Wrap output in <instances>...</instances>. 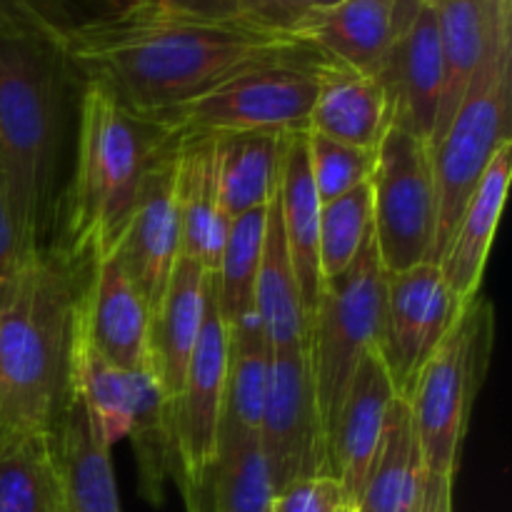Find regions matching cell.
Wrapping results in <instances>:
<instances>
[{
    "label": "cell",
    "mask_w": 512,
    "mask_h": 512,
    "mask_svg": "<svg viewBox=\"0 0 512 512\" xmlns=\"http://www.w3.org/2000/svg\"><path fill=\"white\" fill-rule=\"evenodd\" d=\"M288 133H243L215 138L218 198L225 218L268 208L280 183Z\"/></svg>",
    "instance_id": "4316f807"
},
{
    "label": "cell",
    "mask_w": 512,
    "mask_h": 512,
    "mask_svg": "<svg viewBox=\"0 0 512 512\" xmlns=\"http://www.w3.org/2000/svg\"><path fill=\"white\" fill-rule=\"evenodd\" d=\"M390 125L388 100L378 80L330 58L320 60L318 93L308 120L313 133L375 150Z\"/></svg>",
    "instance_id": "cb8c5ba5"
},
{
    "label": "cell",
    "mask_w": 512,
    "mask_h": 512,
    "mask_svg": "<svg viewBox=\"0 0 512 512\" xmlns=\"http://www.w3.org/2000/svg\"><path fill=\"white\" fill-rule=\"evenodd\" d=\"M308 163L320 203H330L358 185L370 183L375 150L355 148L308 128Z\"/></svg>",
    "instance_id": "e575fe53"
},
{
    "label": "cell",
    "mask_w": 512,
    "mask_h": 512,
    "mask_svg": "<svg viewBox=\"0 0 512 512\" xmlns=\"http://www.w3.org/2000/svg\"><path fill=\"white\" fill-rule=\"evenodd\" d=\"M423 5L425 0H340L330 8L310 10L298 38L325 58L375 78Z\"/></svg>",
    "instance_id": "9a60e30c"
},
{
    "label": "cell",
    "mask_w": 512,
    "mask_h": 512,
    "mask_svg": "<svg viewBox=\"0 0 512 512\" xmlns=\"http://www.w3.org/2000/svg\"><path fill=\"white\" fill-rule=\"evenodd\" d=\"M140 465V483L150 503L163 500V485L178 465L170 420V400L160 388L150 365L135 370V403L130 433Z\"/></svg>",
    "instance_id": "f546056e"
},
{
    "label": "cell",
    "mask_w": 512,
    "mask_h": 512,
    "mask_svg": "<svg viewBox=\"0 0 512 512\" xmlns=\"http://www.w3.org/2000/svg\"><path fill=\"white\" fill-rule=\"evenodd\" d=\"M310 10H320V8H330V5L340 3V0H303Z\"/></svg>",
    "instance_id": "7bdbcfd3"
},
{
    "label": "cell",
    "mask_w": 512,
    "mask_h": 512,
    "mask_svg": "<svg viewBox=\"0 0 512 512\" xmlns=\"http://www.w3.org/2000/svg\"><path fill=\"white\" fill-rule=\"evenodd\" d=\"M33 240L25 235L18 213L10 200L8 180H5L3 165H0V288L20 270V265L38 250Z\"/></svg>",
    "instance_id": "74e56055"
},
{
    "label": "cell",
    "mask_w": 512,
    "mask_h": 512,
    "mask_svg": "<svg viewBox=\"0 0 512 512\" xmlns=\"http://www.w3.org/2000/svg\"><path fill=\"white\" fill-rule=\"evenodd\" d=\"M75 310L83 320L90 345L110 365L120 370L148 365V330L153 313L115 255L88 263V278L80 283Z\"/></svg>",
    "instance_id": "2e32d148"
},
{
    "label": "cell",
    "mask_w": 512,
    "mask_h": 512,
    "mask_svg": "<svg viewBox=\"0 0 512 512\" xmlns=\"http://www.w3.org/2000/svg\"><path fill=\"white\" fill-rule=\"evenodd\" d=\"M325 55L258 65L223 80L198 98L158 115L168 138H225L243 133H290L308 128Z\"/></svg>",
    "instance_id": "52a82bcc"
},
{
    "label": "cell",
    "mask_w": 512,
    "mask_h": 512,
    "mask_svg": "<svg viewBox=\"0 0 512 512\" xmlns=\"http://www.w3.org/2000/svg\"><path fill=\"white\" fill-rule=\"evenodd\" d=\"M255 313L263 325L270 350L303 345L308 340V318H305L303 298H300L298 275H295L283 223H280L278 190L265 213L263 255H260L258 280H255Z\"/></svg>",
    "instance_id": "484cf974"
},
{
    "label": "cell",
    "mask_w": 512,
    "mask_h": 512,
    "mask_svg": "<svg viewBox=\"0 0 512 512\" xmlns=\"http://www.w3.org/2000/svg\"><path fill=\"white\" fill-rule=\"evenodd\" d=\"M395 398L398 393L390 383L378 350H370L355 370L328 440L330 473L340 480L353 505L378 455L385 420Z\"/></svg>",
    "instance_id": "ac0fdd59"
},
{
    "label": "cell",
    "mask_w": 512,
    "mask_h": 512,
    "mask_svg": "<svg viewBox=\"0 0 512 512\" xmlns=\"http://www.w3.org/2000/svg\"><path fill=\"white\" fill-rule=\"evenodd\" d=\"M320 205L323 203L315 193L308 163V128L290 130L285 138L283 165H280L278 208L308 323L323 288L318 253Z\"/></svg>",
    "instance_id": "603a6c76"
},
{
    "label": "cell",
    "mask_w": 512,
    "mask_h": 512,
    "mask_svg": "<svg viewBox=\"0 0 512 512\" xmlns=\"http://www.w3.org/2000/svg\"><path fill=\"white\" fill-rule=\"evenodd\" d=\"M78 263L65 248H38L0 288L5 438L48 435L68 398Z\"/></svg>",
    "instance_id": "7a4b0ae2"
},
{
    "label": "cell",
    "mask_w": 512,
    "mask_h": 512,
    "mask_svg": "<svg viewBox=\"0 0 512 512\" xmlns=\"http://www.w3.org/2000/svg\"><path fill=\"white\" fill-rule=\"evenodd\" d=\"M205 288L208 273L198 263L180 255L163 300L150 315L148 365L168 400H173L183 388L185 370L203 328Z\"/></svg>",
    "instance_id": "7402d4cb"
},
{
    "label": "cell",
    "mask_w": 512,
    "mask_h": 512,
    "mask_svg": "<svg viewBox=\"0 0 512 512\" xmlns=\"http://www.w3.org/2000/svg\"><path fill=\"white\" fill-rule=\"evenodd\" d=\"M60 28L65 25H35L0 35V165L35 245L55 180L65 90L75 78Z\"/></svg>",
    "instance_id": "3957f363"
},
{
    "label": "cell",
    "mask_w": 512,
    "mask_h": 512,
    "mask_svg": "<svg viewBox=\"0 0 512 512\" xmlns=\"http://www.w3.org/2000/svg\"><path fill=\"white\" fill-rule=\"evenodd\" d=\"M370 190L373 238L388 275L433 263L438 193L428 140L390 125L375 148Z\"/></svg>",
    "instance_id": "9c48e42d"
},
{
    "label": "cell",
    "mask_w": 512,
    "mask_h": 512,
    "mask_svg": "<svg viewBox=\"0 0 512 512\" xmlns=\"http://www.w3.org/2000/svg\"><path fill=\"white\" fill-rule=\"evenodd\" d=\"M103 0H0V35L35 25H68L98 10Z\"/></svg>",
    "instance_id": "d590c367"
},
{
    "label": "cell",
    "mask_w": 512,
    "mask_h": 512,
    "mask_svg": "<svg viewBox=\"0 0 512 512\" xmlns=\"http://www.w3.org/2000/svg\"><path fill=\"white\" fill-rule=\"evenodd\" d=\"M238 3L245 18L293 35H298L305 15L310 13L303 0H238Z\"/></svg>",
    "instance_id": "f35d334b"
},
{
    "label": "cell",
    "mask_w": 512,
    "mask_h": 512,
    "mask_svg": "<svg viewBox=\"0 0 512 512\" xmlns=\"http://www.w3.org/2000/svg\"><path fill=\"white\" fill-rule=\"evenodd\" d=\"M168 135L105 88L83 83L75 173L65 200V253L80 263L115 255L143 175Z\"/></svg>",
    "instance_id": "277c9868"
},
{
    "label": "cell",
    "mask_w": 512,
    "mask_h": 512,
    "mask_svg": "<svg viewBox=\"0 0 512 512\" xmlns=\"http://www.w3.org/2000/svg\"><path fill=\"white\" fill-rule=\"evenodd\" d=\"M175 480H178L180 493H183L185 512H203V510H200V500H198L200 490H195L193 485H188V483H185V480H180V478H175Z\"/></svg>",
    "instance_id": "b9f144b4"
},
{
    "label": "cell",
    "mask_w": 512,
    "mask_h": 512,
    "mask_svg": "<svg viewBox=\"0 0 512 512\" xmlns=\"http://www.w3.org/2000/svg\"><path fill=\"white\" fill-rule=\"evenodd\" d=\"M225 368H228V330L218 308L215 275L208 273L203 328L190 355L183 388L170 400L178 478L193 485L195 490L208 485L210 468L218 455L225 403Z\"/></svg>",
    "instance_id": "7c38bea8"
},
{
    "label": "cell",
    "mask_w": 512,
    "mask_h": 512,
    "mask_svg": "<svg viewBox=\"0 0 512 512\" xmlns=\"http://www.w3.org/2000/svg\"><path fill=\"white\" fill-rule=\"evenodd\" d=\"M438 23L443 90L430 148L448 130L470 83L490 55L512 43V0H430Z\"/></svg>",
    "instance_id": "5bb4252c"
},
{
    "label": "cell",
    "mask_w": 512,
    "mask_h": 512,
    "mask_svg": "<svg viewBox=\"0 0 512 512\" xmlns=\"http://www.w3.org/2000/svg\"><path fill=\"white\" fill-rule=\"evenodd\" d=\"M228 330V368H225V403L218 443L225 438L258 435L268 393L270 350L258 313H248Z\"/></svg>",
    "instance_id": "83f0119b"
},
{
    "label": "cell",
    "mask_w": 512,
    "mask_h": 512,
    "mask_svg": "<svg viewBox=\"0 0 512 512\" xmlns=\"http://www.w3.org/2000/svg\"><path fill=\"white\" fill-rule=\"evenodd\" d=\"M345 512H355V508H348V510H345Z\"/></svg>",
    "instance_id": "f6af8a7d"
},
{
    "label": "cell",
    "mask_w": 512,
    "mask_h": 512,
    "mask_svg": "<svg viewBox=\"0 0 512 512\" xmlns=\"http://www.w3.org/2000/svg\"><path fill=\"white\" fill-rule=\"evenodd\" d=\"M140 3L150 5V8L165 10V13L190 15V18H208V20L245 18L238 0H140Z\"/></svg>",
    "instance_id": "ab89813d"
},
{
    "label": "cell",
    "mask_w": 512,
    "mask_h": 512,
    "mask_svg": "<svg viewBox=\"0 0 512 512\" xmlns=\"http://www.w3.org/2000/svg\"><path fill=\"white\" fill-rule=\"evenodd\" d=\"M375 80L388 100L390 123L430 143L443 90L438 23L430 0H425L413 25L395 40Z\"/></svg>",
    "instance_id": "e0dca14e"
},
{
    "label": "cell",
    "mask_w": 512,
    "mask_h": 512,
    "mask_svg": "<svg viewBox=\"0 0 512 512\" xmlns=\"http://www.w3.org/2000/svg\"><path fill=\"white\" fill-rule=\"evenodd\" d=\"M115 258L153 313L163 300L175 263L180 260L173 138L160 145L145 170L128 230L115 250Z\"/></svg>",
    "instance_id": "4fadbf2b"
},
{
    "label": "cell",
    "mask_w": 512,
    "mask_h": 512,
    "mask_svg": "<svg viewBox=\"0 0 512 512\" xmlns=\"http://www.w3.org/2000/svg\"><path fill=\"white\" fill-rule=\"evenodd\" d=\"M258 440L278 493L298 480L333 475L315 403L308 340L303 345L278 348L270 355Z\"/></svg>",
    "instance_id": "30bf717a"
},
{
    "label": "cell",
    "mask_w": 512,
    "mask_h": 512,
    "mask_svg": "<svg viewBox=\"0 0 512 512\" xmlns=\"http://www.w3.org/2000/svg\"><path fill=\"white\" fill-rule=\"evenodd\" d=\"M175 140V203L180 255L215 275L228 223L218 198V153L213 138Z\"/></svg>",
    "instance_id": "44dd1931"
},
{
    "label": "cell",
    "mask_w": 512,
    "mask_h": 512,
    "mask_svg": "<svg viewBox=\"0 0 512 512\" xmlns=\"http://www.w3.org/2000/svg\"><path fill=\"white\" fill-rule=\"evenodd\" d=\"M423 450L415 433L413 415L403 398H395L385 420L383 440L375 455L363 490L355 500V512H415L423 495Z\"/></svg>",
    "instance_id": "d4e9b609"
},
{
    "label": "cell",
    "mask_w": 512,
    "mask_h": 512,
    "mask_svg": "<svg viewBox=\"0 0 512 512\" xmlns=\"http://www.w3.org/2000/svg\"><path fill=\"white\" fill-rule=\"evenodd\" d=\"M58 38L80 83L100 85L148 120L243 70L318 55L298 35L255 20L190 18L140 0H113Z\"/></svg>",
    "instance_id": "6da1fadb"
},
{
    "label": "cell",
    "mask_w": 512,
    "mask_h": 512,
    "mask_svg": "<svg viewBox=\"0 0 512 512\" xmlns=\"http://www.w3.org/2000/svg\"><path fill=\"white\" fill-rule=\"evenodd\" d=\"M388 270L373 233L343 275L325 280L308 323V360L325 443L360 360L378 348Z\"/></svg>",
    "instance_id": "8992f818"
},
{
    "label": "cell",
    "mask_w": 512,
    "mask_h": 512,
    "mask_svg": "<svg viewBox=\"0 0 512 512\" xmlns=\"http://www.w3.org/2000/svg\"><path fill=\"white\" fill-rule=\"evenodd\" d=\"M505 140H512V43L490 55L478 70L445 135L430 148L438 193L433 263L443 255L465 205Z\"/></svg>",
    "instance_id": "ba28073f"
},
{
    "label": "cell",
    "mask_w": 512,
    "mask_h": 512,
    "mask_svg": "<svg viewBox=\"0 0 512 512\" xmlns=\"http://www.w3.org/2000/svg\"><path fill=\"white\" fill-rule=\"evenodd\" d=\"M5 438V428H3V390H0V443Z\"/></svg>",
    "instance_id": "ee69618b"
},
{
    "label": "cell",
    "mask_w": 512,
    "mask_h": 512,
    "mask_svg": "<svg viewBox=\"0 0 512 512\" xmlns=\"http://www.w3.org/2000/svg\"><path fill=\"white\" fill-rule=\"evenodd\" d=\"M465 305L445 283L438 263L388 275L378 355L398 398H408L420 370L450 333Z\"/></svg>",
    "instance_id": "8fae6325"
},
{
    "label": "cell",
    "mask_w": 512,
    "mask_h": 512,
    "mask_svg": "<svg viewBox=\"0 0 512 512\" xmlns=\"http://www.w3.org/2000/svg\"><path fill=\"white\" fill-rule=\"evenodd\" d=\"M48 440L63 512H123L110 445L75 390L68 388Z\"/></svg>",
    "instance_id": "d6986e66"
},
{
    "label": "cell",
    "mask_w": 512,
    "mask_h": 512,
    "mask_svg": "<svg viewBox=\"0 0 512 512\" xmlns=\"http://www.w3.org/2000/svg\"><path fill=\"white\" fill-rule=\"evenodd\" d=\"M512 180V140H505L495 150L493 160L485 168L473 198L465 205L448 245L438 260L445 283L450 285L455 298L468 305L475 295H480L485 265H488L490 248L503 218L505 200H508Z\"/></svg>",
    "instance_id": "ffe728a7"
},
{
    "label": "cell",
    "mask_w": 512,
    "mask_h": 512,
    "mask_svg": "<svg viewBox=\"0 0 512 512\" xmlns=\"http://www.w3.org/2000/svg\"><path fill=\"white\" fill-rule=\"evenodd\" d=\"M495 345V308L475 295L420 370L405 398L428 473H458L475 395L488 375Z\"/></svg>",
    "instance_id": "5b68a950"
},
{
    "label": "cell",
    "mask_w": 512,
    "mask_h": 512,
    "mask_svg": "<svg viewBox=\"0 0 512 512\" xmlns=\"http://www.w3.org/2000/svg\"><path fill=\"white\" fill-rule=\"evenodd\" d=\"M265 213L268 208L250 210L228 223L218 273H215L218 308L225 328L255 310V280H258L260 255H263Z\"/></svg>",
    "instance_id": "d6a6232c"
},
{
    "label": "cell",
    "mask_w": 512,
    "mask_h": 512,
    "mask_svg": "<svg viewBox=\"0 0 512 512\" xmlns=\"http://www.w3.org/2000/svg\"><path fill=\"white\" fill-rule=\"evenodd\" d=\"M48 435L3 438L0 512H63Z\"/></svg>",
    "instance_id": "4dcf8cb0"
},
{
    "label": "cell",
    "mask_w": 512,
    "mask_h": 512,
    "mask_svg": "<svg viewBox=\"0 0 512 512\" xmlns=\"http://www.w3.org/2000/svg\"><path fill=\"white\" fill-rule=\"evenodd\" d=\"M208 483L213 512H273L278 490L258 435L220 440Z\"/></svg>",
    "instance_id": "1f68e13d"
},
{
    "label": "cell",
    "mask_w": 512,
    "mask_h": 512,
    "mask_svg": "<svg viewBox=\"0 0 512 512\" xmlns=\"http://www.w3.org/2000/svg\"><path fill=\"white\" fill-rule=\"evenodd\" d=\"M353 508L348 493L333 475L298 480L275 495L273 512H345Z\"/></svg>",
    "instance_id": "8d00e7d4"
},
{
    "label": "cell",
    "mask_w": 512,
    "mask_h": 512,
    "mask_svg": "<svg viewBox=\"0 0 512 512\" xmlns=\"http://www.w3.org/2000/svg\"><path fill=\"white\" fill-rule=\"evenodd\" d=\"M68 388L75 390L88 405L90 415L110 448L128 438L135 403V370L115 368L90 345L83 320L78 318L75 308L73 333H70Z\"/></svg>",
    "instance_id": "f1b7e54d"
},
{
    "label": "cell",
    "mask_w": 512,
    "mask_h": 512,
    "mask_svg": "<svg viewBox=\"0 0 512 512\" xmlns=\"http://www.w3.org/2000/svg\"><path fill=\"white\" fill-rule=\"evenodd\" d=\"M453 475L428 473L415 512H453Z\"/></svg>",
    "instance_id": "60d3db41"
},
{
    "label": "cell",
    "mask_w": 512,
    "mask_h": 512,
    "mask_svg": "<svg viewBox=\"0 0 512 512\" xmlns=\"http://www.w3.org/2000/svg\"><path fill=\"white\" fill-rule=\"evenodd\" d=\"M373 233V190L370 183L320 205V275L333 280L353 265L368 235Z\"/></svg>",
    "instance_id": "836d02e7"
}]
</instances>
